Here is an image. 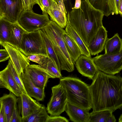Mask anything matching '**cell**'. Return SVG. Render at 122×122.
<instances>
[{
  "label": "cell",
  "instance_id": "6da1fadb",
  "mask_svg": "<svg viewBox=\"0 0 122 122\" xmlns=\"http://www.w3.org/2000/svg\"><path fill=\"white\" fill-rule=\"evenodd\" d=\"M89 86L93 112L122 108V77L98 70Z\"/></svg>",
  "mask_w": 122,
  "mask_h": 122
},
{
  "label": "cell",
  "instance_id": "7a4b0ae2",
  "mask_svg": "<svg viewBox=\"0 0 122 122\" xmlns=\"http://www.w3.org/2000/svg\"><path fill=\"white\" fill-rule=\"evenodd\" d=\"M80 8H72L67 15L68 22L87 47L99 29L103 26L104 15L94 8L87 0H81Z\"/></svg>",
  "mask_w": 122,
  "mask_h": 122
},
{
  "label": "cell",
  "instance_id": "3957f363",
  "mask_svg": "<svg viewBox=\"0 0 122 122\" xmlns=\"http://www.w3.org/2000/svg\"><path fill=\"white\" fill-rule=\"evenodd\" d=\"M60 83L65 88L68 102L88 111L92 108L89 86L80 79L68 76L60 79Z\"/></svg>",
  "mask_w": 122,
  "mask_h": 122
},
{
  "label": "cell",
  "instance_id": "277c9868",
  "mask_svg": "<svg viewBox=\"0 0 122 122\" xmlns=\"http://www.w3.org/2000/svg\"><path fill=\"white\" fill-rule=\"evenodd\" d=\"M44 29L58 57L61 70L70 72L73 71L75 62L68 51L62 37L65 30L51 20Z\"/></svg>",
  "mask_w": 122,
  "mask_h": 122
},
{
  "label": "cell",
  "instance_id": "5b68a950",
  "mask_svg": "<svg viewBox=\"0 0 122 122\" xmlns=\"http://www.w3.org/2000/svg\"><path fill=\"white\" fill-rule=\"evenodd\" d=\"M19 49L27 56L36 54L47 56L40 30L31 32H26L24 33Z\"/></svg>",
  "mask_w": 122,
  "mask_h": 122
},
{
  "label": "cell",
  "instance_id": "8992f818",
  "mask_svg": "<svg viewBox=\"0 0 122 122\" xmlns=\"http://www.w3.org/2000/svg\"><path fill=\"white\" fill-rule=\"evenodd\" d=\"M50 21L47 13L39 14L31 9L23 10L18 22L26 32H31L44 29Z\"/></svg>",
  "mask_w": 122,
  "mask_h": 122
},
{
  "label": "cell",
  "instance_id": "52a82bcc",
  "mask_svg": "<svg viewBox=\"0 0 122 122\" xmlns=\"http://www.w3.org/2000/svg\"><path fill=\"white\" fill-rule=\"evenodd\" d=\"M92 59L98 70L106 73L115 75L122 70V50L117 54H105Z\"/></svg>",
  "mask_w": 122,
  "mask_h": 122
},
{
  "label": "cell",
  "instance_id": "ba28073f",
  "mask_svg": "<svg viewBox=\"0 0 122 122\" xmlns=\"http://www.w3.org/2000/svg\"><path fill=\"white\" fill-rule=\"evenodd\" d=\"M52 94L46 108L51 116H58L65 111L68 102L66 91L60 83L51 88Z\"/></svg>",
  "mask_w": 122,
  "mask_h": 122
},
{
  "label": "cell",
  "instance_id": "9c48e42d",
  "mask_svg": "<svg viewBox=\"0 0 122 122\" xmlns=\"http://www.w3.org/2000/svg\"><path fill=\"white\" fill-rule=\"evenodd\" d=\"M23 10L22 0H0V19L17 22Z\"/></svg>",
  "mask_w": 122,
  "mask_h": 122
},
{
  "label": "cell",
  "instance_id": "30bf717a",
  "mask_svg": "<svg viewBox=\"0 0 122 122\" xmlns=\"http://www.w3.org/2000/svg\"><path fill=\"white\" fill-rule=\"evenodd\" d=\"M2 46L8 51L10 59L21 76L25 69L30 65V61L18 49L6 43H3Z\"/></svg>",
  "mask_w": 122,
  "mask_h": 122
},
{
  "label": "cell",
  "instance_id": "8fae6325",
  "mask_svg": "<svg viewBox=\"0 0 122 122\" xmlns=\"http://www.w3.org/2000/svg\"><path fill=\"white\" fill-rule=\"evenodd\" d=\"M25 70L33 83L39 88H45L48 79L52 78L46 69L39 65H30Z\"/></svg>",
  "mask_w": 122,
  "mask_h": 122
},
{
  "label": "cell",
  "instance_id": "7c38bea8",
  "mask_svg": "<svg viewBox=\"0 0 122 122\" xmlns=\"http://www.w3.org/2000/svg\"><path fill=\"white\" fill-rule=\"evenodd\" d=\"M75 62L78 72L82 75L92 80L98 70L92 58L81 54Z\"/></svg>",
  "mask_w": 122,
  "mask_h": 122
},
{
  "label": "cell",
  "instance_id": "4fadbf2b",
  "mask_svg": "<svg viewBox=\"0 0 122 122\" xmlns=\"http://www.w3.org/2000/svg\"><path fill=\"white\" fill-rule=\"evenodd\" d=\"M0 87L8 90L17 97H20L22 92L14 79L7 65L0 72Z\"/></svg>",
  "mask_w": 122,
  "mask_h": 122
},
{
  "label": "cell",
  "instance_id": "5bb4252c",
  "mask_svg": "<svg viewBox=\"0 0 122 122\" xmlns=\"http://www.w3.org/2000/svg\"><path fill=\"white\" fill-rule=\"evenodd\" d=\"M107 38V31L102 26L99 29L87 46L91 55L98 54L103 51Z\"/></svg>",
  "mask_w": 122,
  "mask_h": 122
},
{
  "label": "cell",
  "instance_id": "9a60e30c",
  "mask_svg": "<svg viewBox=\"0 0 122 122\" xmlns=\"http://www.w3.org/2000/svg\"><path fill=\"white\" fill-rule=\"evenodd\" d=\"M47 13L51 20L62 28L66 27L68 21L64 2H56L49 9Z\"/></svg>",
  "mask_w": 122,
  "mask_h": 122
},
{
  "label": "cell",
  "instance_id": "2e32d148",
  "mask_svg": "<svg viewBox=\"0 0 122 122\" xmlns=\"http://www.w3.org/2000/svg\"><path fill=\"white\" fill-rule=\"evenodd\" d=\"M20 76L27 94L38 101H43L45 97V88H40L36 86L25 70Z\"/></svg>",
  "mask_w": 122,
  "mask_h": 122
},
{
  "label": "cell",
  "instance_id": "e0dca14e",
  "mask_svg": "<svg viewBox=\"0 0 122 122\" xmlns=\"http://www.w3.org/2000/svg\"><path fill=\"white\" fill-rule=\"evenodd\" d=\"M65 111L71 121L89 122V111L68 102Z\"/></svg>",
  "mask_w": 122,
  "mask_h": 122
},
{
  "label": "cell",
  "instance_id": "ac0fdd59",
  "mask_svg": "<svg viewBox=\"0 0 122 122\" xmlns=\"http://www.w3.org/2000/svg\"><path fill=\"white\" fill-rule=\"evenodd\" d=\"M16 97L10 92L9 94H4L0 98V105L5 111L6 122H11L13 112L17 107L18 98Z\"/></svg>",
  "mask_w": 122,
  "mask_h": 122
},
{
  "label": "cell",
  "instance_id": "d6986e66",
  "mask_svg": "<svg viewBox=\"0 0 122 122\" xmlns=\"http://www.w3.org/2000/svg\"><path fill=\"white\" fill-rule=\"evenodd\" d=\"M20 97L22 118L29 116L43 105L27 94L22 93Z\"/></svg>",
  "mask_w": 122,
  "mask_h": 122
},
{
  "label": "cell",
  "instance_id": "ffe728a7",
  "mask_svg": "<svg viewBox=\"0 0 122 122\" xmlns=\"http://www.w3.org/2000/svg\"><path fill=\"white\" fill-rule=\"evenodd\" d=\"M87 0L94 8L102 12L104 15L108 16L111 14H119L115 0Z\"/></svg>",
  "mask_w": 122,
  "mask_h": 122
},
{
  "label": "cell",
  "instance_id": "44dd1931",
  "mask_svg": "<svg viewBox=\"0 0 122 122\" xmlns=\"http://www.w3.org/2000/svg\"><path fill=\"white\" fill-rule=\"evenodd\" d=\"M26 32L18 22L12 23L10 36L7 43L19 49L23 35Z\"/></svg>",
  "mask_w": 122,
  "mask_h": 122
},
{
  "label": "cell",
  "instance_id": "7402d4cb",
  "mask_svg": "<svg viewBox=\"0 0 122 122\" xmlns=\"http://www.w3.org/2000/svg\"><path fill=\"white\" fill-rule=\"evenodd\" d=\"M105 53L115 55L119 53L122 50V39L117 33L110 38H107L105 44Z\"/></svg>",
  "mask_w": 122,
  "mask_h": 122
},
{
  "label": "cell",
  "instance_id": "603a6c76",
  "mask_svg": "<svg viewBox=\"0 0 122 122\" xmlns=\"http://www.w3.org/2000/svg\"><path fill=\"white\" fill-rule=\"evenodd\" d=\"M65 30L78 46L81 51V54L91 57V55L87 47L76 31L68 22Z\"/></svg>",
  "mask_w": 122,
  "mask_h": 122
},
{
  "label": "cell",
  "instance_id": "cb8c5ba5",
  "mask_svg": "<svg viewBox=\"0 0 122 122\" xmlns=\"http://www.w3.org/2000/svg\"><path fill=\"white\" fill-rule=\"evenodd\" d=\"M62 37L70 56L74 61L75 62L81 54L79 48L66 31L63 34Z\"/></svg>",
  "mask_w": 122,
  "mask_h": 122
},
{
  "label": "cell",
  "instance_id": "d4e9b609",
  "mask_svg": "<svg viewBox=\"0 0 122 122\" xmlns=\"http://www.w3.org/2000/svg\"><path fill=\"white\" fill-rule=\"evenodd\" d=\"M40 31L44 41L48 56L58 68L61 70L60 61L51 41L47 36L44 29L40 30Z\"/></svg>",
  "mask_w": 122,
  "mask_h": 122
},
{
  "label": "cell",
  "instance_id": "484cf974",
  "mask_svg": "<svg viewBox=\"0 0 122 122\" xmlns=\"http://www.w3.org/2000/svg\"><path fill=\"white\" fill-rule=\"evenodd\" d=\"M49 116L46 108L43 105L29 116L22 118V122H46Z\"/></svg>",
  "mask_w": 122,
  "mask_h": 122
},
{
  "label": "cell",
  "instance_id": "4316f807",
  "mask_svg": "<svg viewBox=\"0 0 122 122\" xmlns=\"http://www.w3.org/2000/svg\"><path fill=\"white\" fill-rule=\"evenodd\" d=\"M113 112L110 110L92 111L90 113L89 122H110Z\"/></svg>",
  "mask_w": 122,
  "mask_h": 122
},
{
  "label": "cell",
  "instance_id": "83f0119b",
  "mask_svg": "<svg viewBox=\"0 0 122 122\" xmlns=\"http://www.w3.org/2000/svg\"><path fill=\"white\" fill-rule=\"evenodd\" d=\"M12 23L4 19H0V44L1 46L4 43H7L8 41Z\"/></svg>",
  "mask_w": 122,
  "mask_h": 122
},
{
  "label": "cell",
  "instance_id": "f1b7e54d",
  "mask_svg": "<svg viewBox=\"0 0 122 122\" xmlns=\"http://www.w3.org/2000/svg\"><path fill=\"white\" fill-rule=\"evenodd\" d=\"M42 66L46 69L52 76V78L60 79L63 77L61 74V70L55 65L50 58H49L46 63Z\"/></svg>",
  "mask_w": 122,
  "mask_h": 122
},
{
  "label": "cell",
  "instance_id": "f546056e",
  "mask_svg": "<svg viewBox=\"0 0 122 122\" xmlns=\"http://www.w3.org/2000/svg\"><path fill=\"white\" fill-rule=\"evenodd\" d=\"M8 65L13 76L23 93L27 94L21 76L19 75L10 59H9Z\"/></svg>",
  "mask_w": 122,
  "mask_h": 122
},
{
  "label": "cell",
  "instance_id": "4dcf8cb0",
  "mask_svg": "<svg viewBox=\"0 0 122 122\" xmlns=\"http://www.w3.org/2000/svg\"><path fill=\"white\" fill-rule=\"evenodd\" d=\"M27 57L30 61L37 63L41 66L46 64L49 58L47 56L41 54L30 55Z\"/></svg>",
  "mask_w": 122,
  "mask_h": 122
},
{
  "label": "cell",
  "instance_id": "1f68e13d",
  "mask_svg": "<svg viewBox=\"0 0 122 122\" xmlns=\"http://www.w3.org/2000/svg\"><path fill=\"white\" fill-rule=\"evenodd\" d=\"M17 107L14 110L12 113L11 122H22V117L20 116L21 111V99L20 97L18 98Z\"/></svg>",
  "mask_w": 122,
  "mask_h": 122
},
{
  "label": "cell",
  "instance_id": "d6a6232c",
  "mask_svg": "<svg viewBox=\"0 0 122 122\" xmlns=\"http://www.w3.org/2000/svg\"><path fill=\"white\" fill-rule=\"evenodd\" d=\"M38 5L43 13H47L49 9L57 2L55 0H38Z\"/></svg>",
  "mask_w": 122,
  "mask_h": 122
},
{
  "label": "cell",
  "instance_id": "836d02e7",
  "mask_svg": "<svg viewBox=\"0 0 122 122\" xmlns=\"http://www.w3.org/2000/svg\"><path fill=\"white\" fill-rule=\"evenodd\" d=\"M24 10L32 9L34 5L38 4V0H22Z\"/></svg>",
  "mask_w": 122,
  "mask_h": 122
},
{
  "label": "cell",
  "instance_id": "e575fe53",
  "mask_svg": "<svg viewBox=\"0 0 122 122\" xmlns=\"http://www.w3.org/2000/svg\"><path fill=\"white\" fill-rule=\"evenodd\" d=\"M69 121L66 118L58 116H49L46 122H68Z\"/></svg>",
  "mask_w": 122,
  "mask_h": 122
},
{
  "label": "cell",
  "instance_id": "d590c367",
  "mask_svg": "<svg viewBox=\"0 0 122 122\" xmlns=\"http://www.w3.org/2000/svg\"><path fill=\"white\" fill-rule=\"evenodd\" d=\"M10 58L8 51L5 49H1L0 50V62L5 61Z\"/></svg>",
  "mask_w": 122,
  "mask_h": 122
},
{
  "label": "cell",
  "instance_id": "8d00e7d4",
  "mask_svg": "<svg viewBox=\"0 0 122 122\" xmlns=\"http://www.w3.org/2000/svg\"><path fill=\"white\" fill-rule=\"evenodd\" d=\"M0 122H6L5 114L2 106L0 105Z\"/></svg>",
  "mask_w": 122,
  "mask_h": 122
},
{
  "label": "cell",
  "instance_id": "74e56055",
  "mask_svg": "<svg viewBox=\"0 0 122 122\" xmlns=\"http://www.w3.org/2000/svg\"><path fill=\"white\" fill-rule=\"evenodd\" d=\"M81 3V0H75L74 6L73 8L78 9L80 8Z\"/></svg>",
  "mask_w": 122,
  "mask_h": 122
},
{
  "label": "cell",
  "instance_id": "f35d334b",
  "mask_svg": "<svg viewBox=\"0 0 122 122\" xmlns=\"http://www.w3.org/2000/svg\"><path fill=\"white\" fill-rule=\"evenodd\" d=\"M119 13L122 15V0H120L119 4Z\"/></svg>",
  "mask_w": 122,
  "mask_h": 122
},
{
  "label": "cell",
  "instance_id": "ab89813d",
  "mask_svg": "<svg viewBox=\"0 0 122 122\" xmlns=\"http://www.w3.org/2000/svg\"><path fill=\"white\" fill-rule=\"evenodd\" d=\"M120 0H115L117 10L118 13L119 10V4Z\"/></svg>",
  "mask_w": 122,
  "mask_h": 122
},
{
  "label": "cell",
  "instance_id": "60d3db41",
  "mask_svg": "<svg viewBox=\"0 0 122 122\" xmlns=\"http://www.w3.org/2000/svg\"><path fill=\"white\" fill-rule=\"evenodd\" d=\"M118 122H122V114L121 115L119 118Z\"/></svg>",
  "mask_w": 122,
  "mask_h": 122
},
{
  "label": "cell",
  "instance_id": "b9f144b4",
  "mask_svg": "<svg viewBox=\"0 0 122 122\" xmlns=\"http://www.w3.org/2000/svg\"><path fill=\"white\" fill-rule=\"evenodd\" d=\"M57 2H64L68 0H55Z\"/></svg>",
  "mask_w": 122,
  "mask_h": 122
}]
</instances>
